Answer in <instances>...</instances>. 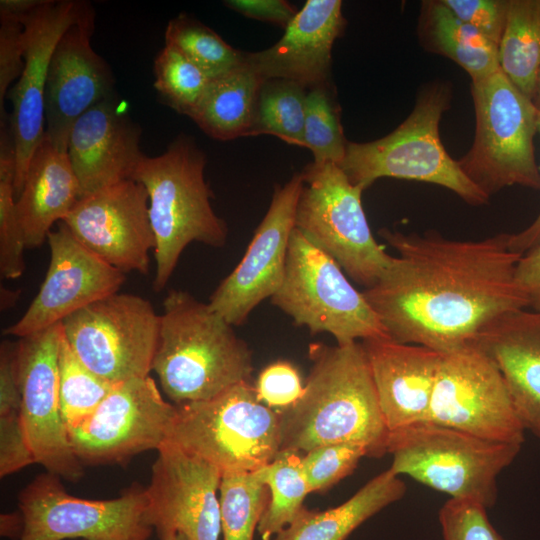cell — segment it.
I'll return each instance as SVG.
<instances>
[{
	"label": "cell",
	"mask_w": 540,
	"mask_h": 540,
	"mask_svg": "<svg viewBox=\"0 0 540 540\" xmlns=\"http://www.w3.org/2000/svg\"><path fill=\"white\" fill-rule=\"evenodd\" d=\"M309 356L312 367L301 397L277 410L280 450L305 453L348 443L362 447L367 456L386 454L389 430L362 344H312Z\"/></svg>",
	"instance_id": "7a4b0ae2"
},
{
	"label": "cell",
	"mask_w": 540,
	"mask_h": 540,
	"mask_svg": "<svg viewBox=\"0 0 540 540\" xmlns=\"http://www.w3.org/2000/svg\"><path fill=\"white\" fill-rule=\"evenodd\" d=\"M298 326L329 333L338 345L389 336L366 300L328 254L294 228L281 286L271 297Z\"/></svg>",
	"instance_id": "9c48e42d"
},
{
	"label": "cell",
	"mask_w": 540,
	"mask_h": 540,
	"mask_svg": "<svg viewBox=\"0 0 540 540\" xmlns=\"http://www.w3.org/2000/svg\"><path fill=\"white\" fill-rule=\"evenodd\" d=\"M176 405L164 400L152 377L120 382L98 408L68 432L82 464L125 462L158 450L167 440Z\"/></svg>",
	"instance_id": "5bb4252c"
},
{
	"label": "cell",
	"mask_w": 540,
	"mask_h": 540,
	"mask_svg": "<svg viewBox=\"0 0 540 540\" xmlns=\"http://www.w3.org/2000/svg\"><path fill=\"white\" fill-rule=\"evenodd\" d=\"M219 492L223 540H253L270 497L262 468L222 474Z\"/></svg>",
	"instance_id": "d6a6232c"
},
{
	"label": "cell",
	"mask_w": 540,
	"mask_h": 540,
	"mask_svg": "<svg viewBox=\"0 0 540 540\" xmlns=\"http://www.w3.org/2000/svg\"><path fill=\"white\" fill-rule=\"evenodd\" d=\"M442 2L457 18L499 45L506 22L508 0H442Z\"/></svg>",
	"instance_id": "b9f144b4"
},
{
	"label": "cell",
	"mask_w": 540,
	"mask_h": 540,
	"mask_svg": "<svg viewBox=\"0 0 540 540\" xmlns=\"http://www.w3.org/2000/svg\"><path fill=\"white\" fill-rule=\"evenodd\" d=\"M0 123V273L17 279L25 270L26 245L16 209V155L9 118H0Z\"/></svg>",
	"instance_id": "e575fe53"
},
{
	"label": "cell",
	"mask_w": 540,
	"mask_h": 540,
	"mask_svg": "<svg viewBox=\"0 0 540 540\" xmlns=\"http://www.w3.org/2000/svg\"><path fill=\"white\" fill-rule=\"evenodd\" d=\"M205 165V154L190 138L181 135L161 155H144L132 175L131 179L143 184L149 196L156 292L164 289L191 242L212 247L226 243L228 228L211 206Z\"/></svg>",
	"instance_id": "277c9868"
},
{
	"label": "cell",
	"mask_w": 540,
	"mask_h": 540,
	"mask_svg": "<svg viewBox=\"0 0 540 540\" xmlns=\"http://www.w3.org/2000/svg\"><path fill=\"white\" fill-rule=\"evenodd\" d=\"M348 141L340 122L339 107L329 84L308 89L305 100L304 147L315 163L340 164Z\"/></svg>",
	"instance_id": "8d00e7d4"
},
{
	"label": "cell",
	"mask_w": 540,
	"mask_h": 540,
	"mask_svg": "<svg viewBox=\"0 0 540 540\" xmlns=\"http://www.w3.org/2000/svg\"><path fill=\"white\" fill-rule=\"evenodd\" d=\"M532 101L534 105L536 106V108L540 111V73L538 76L536 90H535V94Z\"/></svg>",
	"instance_id": "816d5d0a"
},
{
	"label": "cell",
	"mask_w": 540,
	"mask_h": 540,
	"mask_svg": "<svg viewBox=\"0 0 540 540\" xmlns=\"http://www.w3.org/2000/svg\"><path fill=\"white\" fill-rule=\"evenodd\" d=\"M157 451L146 493L147 520L159 540L178 535L187 540H218L221 472L170 441Z\"/></svg>",
	"instance_id": "2e32d148"
},
{
	"label": "cell",
	"mask_w": 540,
	"mask_h": 540,
	"mask_svg": "<svg viewBox=\"0 0 540 540\" xmlns=\"http://www.w3.org/2000/svg\"><path fill=\"white\" fill-rule=\"evenodd\" d=\"M36 463L23 427L21 410L0 413V476Z\"/></svg>",
	"instance_id": "ee69618b"
},
{
	"label": "cell",
	"mask_w": 540,
	"mask_h": 540,
	"mask_svg": "<svg viewBox=\"0 0 540 540\" xmlns=\"http://www.w3.org/2000/svg\"><path fill=\"white\" fill-rule=\"evenodd\" d=\"M361 344L389 432L426 421L442 353L390 336Z\"/></svg>",
	"instance_id": "cb8c5ba5"
},
{
	"label": "cell",
	"mask_w": 540,
	"mask_h": 540,
	"mask_svg": "<svg viewBox=\"0 0 540 540\" xmlns=\"http://www.w3.org/2000/svg\"><path fill=\"white\" fill-rule=\"evenodd\" d=\"M20 291H13L7 288L1 287V310H7L14 306L18 300Z\"/></svg>",
	"instance_id": "f907efd6"
},
{
	"label": "cell",
	"mask_w": 540,
	"mask_h": 540,
	"mask_svg": "<svg viewBox=\"0 0 540 540\" xmlns=\"http://www.w3.org/2000/svg\"><path fill=\"white\" fill-rule=\"evenodd\" d=\"M60 477L40 474L18 496L24 529L19 540H148L146 488L117 498L89 500L66 492Z\"/></svg>",
	"instance_id": "7c38bea8"
},
{
	"label": "cell",
	"mask_w": 540,
	"mask_h": 540,
	"mask_svg": "<svg viewBox=\"0 0 540 540\" xmlns=\"http://www.w3.org/2000/svg\"><path fill=\"white\" fill-rule=\"evenodd\" d=\"M303 185L301 172L276 187L243 258L211 294L209 307L232 326L244 323L281 286Z\"/></svg>",
	"instance_id": "e0dca14e"
},
{
	"label": "cell",
	"mask_w": 540,
	"mask_h": 540,
	"mask_svg": "<svg viewBox=\"0 0 540 540\" xmlns=\"http://www.w3.org/2000/svg\"><path fill=\"white\" fill-rule=\"evenodd\" d=\"M255 389L262 403L270 408L283 409L301 397L304 384L292 364L278 361L262 370Z\"/></svg>",
	"instance_id": "60d3db41"
},
{
	"label": "cell",
	"mask_w": 540,
	"mask_h": 540,
	"mask_svg": "<svg viewBox=\"0 0 540 540\" xmlns=\"http://www.w3.org/2000/svg\"><path fill=\"white\" fill-rule=\"evenodd\" d=\"M79 199V182L67 152L44 137L31 157L16 198L26 248L41 246L53 224L63 221Z\"/></svg>",
	"instance_id": "484cf974"
},
{
	"label": "cell",
	"mask_w": 540,
	"mask_h": 540,
	"mask_svg": "<svg viewBox=\"0 0 540 540\" xmlns=\"http://www.w3.org/2000/svg\"><path fill=\"white\" fill-rule=\"evenodd\" d=\"M406 492L390 469L383 471L342 504L327 510L305 507L273 540H345L354 530Z\"/></svg>",
	"instance_id": "4316f807"
},
{
	"label": "cell",
	"mask_w": 540,
	"mask_h": 540,
	"mask_svg": "<svg viewBox=\"0 0 540 540\" xmlns=\"http://www.w3.org/2000/svg\"><path fill=\"white\" fill-rule=\"evenodd\" d=\"M537 129L540 134V111L538 112ZM540 244V212L536 219L524 230L510 234V249L520 255Z\"/></svg>",
	"instance_id": "7dc6e473"
},
{
	"label": "cell",
	"mask_w": 540,
	"mask_h": 540,
	"mask_svg": "<svg viewBox=\"0 0 540 540\" xmlns=\"http://www.w3.org/2000/svg\"><path fill=\"white\" fill-rule=\"evenodd\" d=\"M345 26L342 2L307 0L268 49L245 52V63L263 80L283 79L307 89L329 84L331 53Z\"/></svg>",
	"instance_id": "603a6c76"
},
{
	"label": "cell",
	"mask_w": 540,
	"mask_h": 540,
	"mask_svg": "<svg viewBox=\"0 0 540 540\" xmlns=\"http://www.w3.org/2000/svg\"><path fill=\"white\" fill-rule=\"evenodd\" d=\"M498 63L505 76L533 100L540 73V0H508Z\"/></svg>",
	"instance_id": "f546056e"
},
{
	"label": "cell",
	"mask_w": 540,
	"mask_h": 540,
	"mask_svg": "<svg viewBox=\"0 0 540 540\" xmlns=\"http://www.w3.org/2000/svg\"><path fill=\"white\" fill-rule=\"evenodd\" d=\"M450 99L446 84L428 86L409 116L391 133L365 143L348 141L338 166L363 191L379 178L391 177L436 184L470 205L486 204L489 197L465 175L441 142L440 120Z\"/></svg>",
	"instance_id": "5b68a950"
},
{
	"label": "cell",
	"mask_w": 540,
	"mask_h": 540,
	"mask_svg": "<svg viewBox=\"0 0 540 540\" xmlns=\"http://www.w3.org/2000/svg\"><path fill=\"white\" fill-rule=\"evenodd\" d=\"M366 451L348 443L315 447L301 456L302 470L310 492H323L350 475Z\"/></svg>",
	"instance_id": "f35d334b"
},
{
	"label": "cell",
	"mask_w": 540,
	"mask_h": 540,
	"mask_svg": "<svg viewBox=\"0 0 540 540\" xmlns=\"http://www.w3.org/2000/svg\"><path fill=\"white\" fill-rule=\"evenodd\" d=\"M423 46L445 56L471 77L484 79L499 70L498 46L457 18L441 1H425L419 19Z\"/></svg>",
	"instance_id": "83f0119b"
},
{
	"label": "cell",
	"mask_w": 540,
	"mask_h": 540,
	"mask_svg": "<svg viewBox=\"0 0 540 540\" xmlns=\"http://www.w3.org/2000/svg\"><path fill=\"white\" fill-rule=\"evenodd\" d=\"M141 129L121 108L116 93L97 102L73 124L67 154L80 198L131 179L144 156Z\"/></svg>",
	"instance_id": "7402d4cb"
},
{
	"label": "cell",
	"mask_w": 540,
	"mask_h": 540,
	"mask_svg": "<svg viewBox=\"0 0 540 540\" xmlns=\"http://www.w3.org/2000/svg\"><path fill=\"white\" fill-rule=\"evenodd\" d=\"M0 116L10 84L20 77L24 68L25 35L20 18L0 14Z\"/></svg>",
	"instance_id": "7bdbcfd3"
},
{
	"label": "cell",
	"mask_w": 540,
	"mask_h": 540,
	"mask_svg": "<svg viewBox=\"0 0 540 540\" xmlns=\"http://www.w3.org/2000/svg\"><path fill=\"white\" fill-rule=\"evenodd\" d=\"M154 87L172 109L190 116L211 78L175 47L165 44L154 61Z\"/></svg>",
	"instance_id": "74e56055"
},
{
	"label": "cell",
	"mask_w": 540,
	"mask_h": 540,
	"mask_svg": "<svg viewBox=\"0 0 540 540\" xmlns=\"http://www.w3.org/2000/svg\"><path fill=\"white\" fill-rule=\"evenodd\" d=\"M263 80L246 63L210 80L190 118L210 137L248 136Z\"/></svg>",
	"instance_id": "f1b7e54d"
},
{
	"label": "cell",
	"mask_w": 540,
	"mask_h": 540,
	"mask_svg": "<svg viewBox=\"0 0 540 540\" xmlns=\"http://www.w3.org/2000/svg\"><path fill=\"white\" fill-rule=\"evenodd\" d=\"M61 323L19 338L15 363L21 392V416L35 462L70 481L83 475L62 418L58 383Z\"/></svg>",
	"instance_id": "9a60e30c"
},
{
	"label": "cell",
	"mask_w": 540,
	"mask_h": 540,
	"mask_svg": "<svg viewBox=\"0 0 540 540\" xmlns=\"http://www.w3.org/2000/svg\"><path fill=\"white\" fill-rule=\"evenodd\" d=\"M58 383L60 409L67 432L93 414L118 384L90 370L73 352L64 334L58 352Z\"/></svg>",
	"instance_id": "836d02e7"
},
{
	"label": "cell",
	"mask_w": 540,
	"mask_h": 540,
	"mask_svg": "<svg viewBox=\"0 0 540 540\" xmlns=\"http://www.w3.org/2000/svg\"><path fill=\"white\" fill-rule=\"evenodd\" d=\"M520 444L484 439L430 421L389 432V468L453 499L487 509L497 499V477L517 457Z\"/></svg>",
	"instance_id": "8992f818"
},
{
	"label": "cell",
	"mask_w": 540,
	"mask_h": 540,
	"mask_svg": "<svg viewBox=\"0 0 540 540\" xmlns=\"http://www.w3.org/2000/svg\"><path fill=\"white\" fill-rule=\"evenodd\" d=\"M307 92L306 87L294 81L265 80L257 95L248 135L270 134L304 147Z\"/></svg>",
	"instance_id": "1f68e13d"
},
{
	"label": "cell",
	"mask_w": 540,
	"mask_h": 540,
	"mask_svg": "<svg viewBox=\"0 0 540 540\" xmlns=\"http://www.w3.org/2000/svg\"><path fill=\"white\" fill-rule=\"evenodd\" d=\"M152 371L174 404L202 401L249 382L252 351L208 303L174 289L163 301Z\"/></svg>",
	"instance_id": "3957f363"
},
{
	"label": "cell",
	"mask_w": 540,
	"mask_h": 540,
	"mask_svg": "<svg viewBox=\"0 0 540 540\" xmlns=\"http://www.w3.org/2000/svg\"><path fill=\"white\" fill-rule=\"evenodd\" d=\"M62 222L111 266L124 273L149 272L155 237L143 184L127 179L80 198Z\"/></svg>",
	"instance_id": "ac0fdd59"
},
{
	"label": "cell",
	"mask_w": 540,
	"mask_h": 540,
	"mask_svg": "<svg viewBox=\"0 0 540 540\" xmlns=\"http://www.w3.org/2000/svg\"><path fill=\"white\" fill-rule=\"evenodd\" d=\"M89 4L82 1H42L22 16L24 68L10 91L9 117L15 147V196L21 192L31 157L45 137V87L54 49L66 30L79 20Z\"/></svg>",
	"instance_id": "d6986e66"
},
{
	"label": "cell",
	"mask_w": 540,
	"mask_h": 540,
	"mask_svg": "<svg viewBox=\"0 0 540 540\" xmlns=\"http://www.w3.org/2000/svg\"><path fill=\"white\" fill-rule=\"evenodd\" d=\"M472 341L501 372L525 430L540 438V313H505Z\"/></svg>",
	"instance_id": "d4e9b609"
},
{
	"label": "cell",
	"mask_w": 540,
	"mask_h": 540,
	"mask_svg": "<svg viewBox=\"0 0 540 540\" xmlns=\"http://www.w3.org/2000/svg\"><path fill=\"white\" fill-rule=\"evenodd\" d=\"M174 540H187V539L182 535H178Z\"/></svg>",
	"instance_id": "f5cc1de1"
},
{
	"label": "cell",
	"mask_w": 540,
	"mask_h": 540,
	"mask_svg": "<svg viewBox=\"0 0 540 540\" xmlns=\"http://www.w3.org/2000/svg\"><path fill=\"white\" fill-rule=\"evenodd\" d=\"M24 529L21 512L4 513L0 517V534L3 537L20 539Z\"/></svg>",
	"instance_id": "c3c4849f"
},
{
	"label": "cell",
	"mask_w": 540,
	"mask_h": 540,
	"mask_svg": "<svg viewBox=\"0 0 540 540\" xmlns=\"http://www.w3.org/2000/svg\"><path fill=\"white\" fill-rule=\"evenodd\" d=\"M475 136L458 161L465 175L488 197L521 185L540 190L533 139L539 110L499 69L471 84Z\"/></svg>",
	"instance_id": "ba28073f"
},
{
	"label": "cell",
	"mask_w": 540,
	"mask_h": 540,
	"mask_svg": "<svg viewBox=\"0 0 540 540\" xmlns=\"http://www.w3.org/2000/svg\"><path fill=\"white\" fill-rule=\"evenodd\" d=\"M262 473L270 497L257 531L263 540H270L293 521L311 492L298 451L280 450Z\"/></svg>",
	"instance_id": "4dcf8cb0"
},
{
	"label": "cell",
	"mask_w": 540,
	"mask_h": 540,
	"mask_svg": "<svg viewBox=\"0 0 540 540\" xmlns=\"http://www.w3.org/2000/svg\"><path fill=\"white\" fill-rule=\"evenodd\" d=\"M380 234L398 255L363 294L396 341L449 352L493 319L529 307L515 278L522 255L510 249L509 233L475 241L433 231Z\"/></svg>",
	"instance_id": "6da1fadb"
},
{
	"label": "cell",
	"mask_w": 540,
	"mask_h": 540,
	"mask_svg": "<svg viewBox=\"0 0 540 540\" xmlns=\"http://www.w3.org/2000/svg\"><path fill=\"white\" fill-rule=\"evenodd\" d=\"M165 44L179 50L211 79L245 63V52L236 50L211 28L186 14L169 21Z\"/></svg>",
	"instance_id": "d590c367"
},
{
	"label": "cell",
	"mask_w": 540,
	"mask_h": 540,
	"mask_svg": "<svg viewBox=\"0 0 540 540\" xmlns=\"http://www.w3.org/2000/svg\"><path fill=\"white\" fill-rule=\"evenodd\" d=\"M175 405L167 441L221 474L257 471L280 451L278 412L258 399L250 382L207 400Z\"/></svg>",
	"instance_id": "52a82bcc"
},
{
	"label": "cell",
	"mask_w": 540,
	"mask_h": 540,
	"mask_svg": "<svg viewBox=\"0 0 540 540\" xmlns=\"http://www.w3.org/2000/svg\"><path fill=\"white\" fill-rule=\"evenodd\" d=\"M224 3L246 17L272 22L283 28H286L298 12L284 0H229Z\"/></svg>",
	"instance_id": "f6af8a7d"
},
{
	"label": "cell",
	"mask_w": 540,
	"mask_h": 540,
	"mask_svg": "<svg viewBox=\"0 0 540 540\" xmlns=\"http://www.w3.org/2000/svg\"><path fill=\"white\" fill-rule=\"evenodd\" d=\"M45 279L23 316L3 330L19 338L45 330L90 304L117 293L125 273L83 246L64 222L48 235Z\"/></svg>",
	"instance_id": "ffe728a7"
},
{
	"label": "cell",
	"mask_w": 540,
	"mask_h": 540,
	"mask_svg": "<svg viewBox=\"0 0 540 540\" xmlns=\"http://www.w3.org/2000/svg\"><path fill=\"white\" fill-rule=\"evenodd\" d=\"M443 540H503L482 504L449 498L439 511Z\"/></svg>",
	"instance_id": "ab89813d"
},
{
	"label": "cell",
	"mask_w": 540,
	"mask_h": 540,
	"mask_svg": "<svg viewBox=\"0 0 540 540\" xmlns=\"http://www.w3.org/2000/svg\"><path fill=\"white\" fill-rule=\"evenodd\" d=\"M94 12L89 4L58 41L45 87V138L67 152L75 121L90 107L115 93L113 74L90 44Z\"/></svg>",
	"instance_id": "44dd1931"
},
{
	"label": "cell",
	"mask_w": 540,
	"mask_h": 540,
	"mask_svg": "<svg viewBox=\"0 0 540 540\" xmlns=\"http://www.w3.org/2000/svg\"><path fill=\"white\" fill-rule=\"evenodd\" d=\"M42 1L43 0H1L0 14L21 18L35 9Z\"/></svg>",
	"instance_id": "681fc988"
},
{
	"label": "cell",
	"mask_w": 540,
	"mask_h": 540,
	"mask_svg": "<svg viewBox=\"0 0 540 540\" xmlns=\"http://www.w3.org/2000/svg\"><path fill=\"white\" fill-rule=\"evenodd\" d=\"M515 278L528 299L529 307L540 313V244L521 256Z\"/></svg>",
	"instance_id": "bcb514c9"
},
{
	"label": "cell",
	"mask_w": 540,
	"mask_h": 540,
	"mask_svg": "<svg viewBox=\"0 0 540 540\" xmlns=\"http://www.w3.org/2000/svg\"><path fill=\"white\" fill-rule=\"evenodd\" d=\"M295 228L333 258L356 283L375 285L394 261L374 238L361 195L341 168L332 162L304 169Z\"/></svg>",
	"instance_id": "30bf717a"
},
{
	"label": "cell",
	"mask_w": 540,
	"mask_h": 540,
	"mask_svg": "<svg viewBox=\"0 0 540 540\" xmlns=\"http://www.w3.org/2000/svg\"><path fill=\"white\" fill-rule=\"evenodd\" d=\"M426 421L520 445L526 431L501 372L473 341L442 353Z\"/></svg>",
	"instance_id": "4fadbf2b"
},
{
	"label": "cell",
	"mask_w": 540,
	"mask_h": 540,
	"mask_svg": "<svg viewBox=\"0 0 540 540\" xmlns=\"http://www.w3.org/2000/svg\"><path fill=\"white\" fill-rule=\"evenodd\" d=\"M61 325L73 352L102 378L120 383L152 371L160 314L149 300L117 292L70 315Z\"/></svg>",
	"instance_id": "8fae6325"
}]
</instances>
